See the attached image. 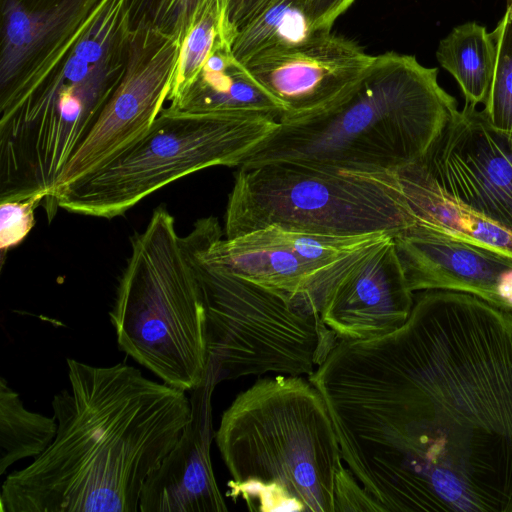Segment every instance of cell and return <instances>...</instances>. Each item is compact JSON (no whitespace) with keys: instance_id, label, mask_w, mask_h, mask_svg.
Segmentation results:
<instances>
[{"instance_id":"6da1fadb","label":"cell","mask_w":512,"mask_h":512,"mask_svg":"<svg viewBox=\"0 0 512 512\" xmlns=\"http://www.w3.org/2000/svg\"><path fill=\"white\" fill-rule=\"evenodd\" d=\"M384 512H512V315L425 290L397 330L340 340L308 377Z\"/></svg>"},{"instance_id":"7a4b0ae2","label":"cell","mask_w":512,"mask_h":512,"mask_svg":"<svg viewBox=\"0 0 512 512\" xmlns=\"http://www.w3.org/2000/svg\"><path fill=\"white\" fill-rule=\"evenodd\" d=\"M51 445L1 487V512H137L149 475L191 418L185 391L118 363L67 359Z\"/></svg>"},{"instance_id":"3957f363","label":"cell","mask_w":512,"mask_h":512,"mask_svg":"<svg viewBox=\"0 0 512 512\" xmlns=\"http://www.w3.org/2000/svg\"><path fill=\"white\" fill-rule=\"evenodd\" d=\"M438 69L389 51L329 103L283 114L243 160L252 168L295 162L344 173L396 170L421 161L459 111Z\"/></svg>"},{"instance_id":"277c9868","label":"cell","mask_w":512,"mask_h":512,"mask_svg":"<svg viewBox=\"0 0 512 512\" xmlns=\"http://www.w3.org/2000/svg\"><path fill=\"white\" fill-rule=\"evenodd\" d=\"M133 30L126 0H102L80 31L0 101V201L51 197L119 86Z\"/></svg>"},{"instance_id":"5b68a950","label":"cell","mask_w":512,"mask_h":512,"mask_svg":"<svg viewBox=\"0 0 512 512\" xmlns=\"http://www.w3.org/2000/svg\"><path fill=\"white\" fill-rule=\"evenodd\" d=\"M214 439L233 501L250 511L334 512L340 445L309 379H258L223 412Z\"/></svg>"},{"instance_id":"8992f818","label":"cell","mask_w":512,"mask_h":512,"mask_svg":"<svg viewBox=\"0 0 512 512\" xmlns=\"http://www.w3.org/2000/svg\"><path fill=\"white\" fill-rule=\"evenodd\" d=\"M110 321L119 349L163 383L192 391L208 370L206 308L185 240L165 207L131 239Z\"/></svg>"},{"instance_id":"52a82bcc","label":"cell","mask_w":512,"mask_h":512,"mask_svg":"<svg viewBox=\"0 0 512 512\" xmlns=\"http://www.w3.org/2000/svg\"><path fill=\"white\" fill-rule=\"evenodd\" d=\"M205 308L208 369L224 380L268 373L310 377L340 339L310 293L291 295L203 259L184 236Z\"/></svg>"},{"instance_id":"ba28073f","label":"cell","mask_w":512,"mask_h":512,"mask_svg":"<svg viewBox=\"0 0 512 512\" xmlns=\"http://www.w3.org/2000/svg\"><path fill=\"white\" fill-rule=\"evenodd\" d=\"M278 126L274 117L193 113L168 106L150 130L104 167L58 191L46 210L112 219L189 174L240 166Z\"/></svg>"},{"instance_id":"9c48e42d","label":"cell","mask_w":512,"mask_h":512,"mask_svg":"<svg viewBox=\"0 0 512 512\" xmlns=\"http://www.w3.org/2000/svg\"><path fill=\"white\" fill-rule=\"evenodd\" d=\"M270 226L331 236L395 237L411 220L395 189L363 174L285 161L239 167L227 202L224 236Z\"/></svg>"},{"instance_id":"30bf717a","label":"cell","mask_w":512,"mask_h":512,"mask_svg":"<svg viewBox=\"0 0 512 512\" xmlns=\"http://www.w3.org/2000/svg\"><path fill=\"white\" fill-rule=\"evenodd\" d=\"M181 42L154 26L133 30L124 76L59 175L45 211L61 189L104 167L151 128L174 82Z\"/></svg>"},{"instance_id":"8fae6325","label":"cell","mask_w":512,"mask_h":512,"mask_svg":"<svg viewBox=\"0 0 512 512\" xmlns=\"http://www.w3.org/2000/svg\"><path fill=\"white\" fill-rule=\"evenodd\" d=\"M393 237L365 246L333 268L319 293L321 318L340 340L400 328L414 305Z\"/></svg>"},{"instance_id":"7c38bea8","label":"cell","mask_w":512,"mask_h":512,"mask_svg":"<svg viewBox=\"0 0 512 512\" xmlns=\"http://www.w3.org/2000/svg\"><path fill=\"white\" fill-rule=\"evenodd\" d=\"M451 197L512 233V141L465 103L420 161Z\"/></svg>"},{"instance_id":"4fadbf2b","label":"cell","mask_w":512,"mask_h":512,"mask_svg":"<svg viewBox=\"0 0 512 512\" xmlns=\"http://www.w3.org/2000/svg\"><path fill=\"white\" fill-rule=\"evenodd\" d=\"M373 56L357 42L319 31L304 42L258 55L243 64L286 112L319 108L348 89Z\"/></svg>"},{"instance_id":"5bb4252c","label":"cell","mask_w":512,"mask_h":512,"mask_svg":"<svg viewBox=\"0 0 512 512\" xmlns=\"http://www.w3.org/2000/svg\"><path fill=\"white\" fill-rule=\"evenodd\" d=\"M216 384L208 369L204 381L191 392V418L178 441L147 478L140 496V512H225L211 461L215 436L212 393Z\"/></svg>"},{"instance_id":"9a60e30c","label":"cell","mask_w":512,"mask_h":512,"mask_svg":"<svg viewBox=\"0 0 512 512\" xmlns=\"http://www.w3.org/2000/svg\"><path fill=\"white\" fill-rule=\"evenodd\" d=\"M409 288L450 290L512 315V259L460 241L414 232L393 237Z\"/></svg>"},{"instance_id":"2e32d148","label":"cell","mask_w":512,"mask_h":512,"mask_svg":"<svg viewBox=\"0 0 512 512\" xmlns=\"http://www.w3.org/2000/svg\"><path fill=\"white\" fill-rule=\"evenodd\" d=\"M102 0H0V101L85 25Z\"/></svg>"},{"instance_id":"e0dca14e","label":"cell","mask_w":512,"mask_h":512,"mask_svg":"<svg viewBox=\"0 0 512 512\" xmlns=\"http://www.w3.org/2000/svg\"><path fill=\"white\" fill-rule=\"evenodd\" d=\"M187 235L207 262L269 289L313 296L321 276L299 258L272 227L223 238L224 231L218 220L208 217L196 221Z\"/></svg>"},{"instance_id":"ac0fdd59","label":"cell","mask_w":512,"mask_h":512,"mask_svg":"<svg viewBox=\"0 0 512 512\" xmlns=\"http://www.w3.org/2000/svg\"><path fill=\"white\" fill-rule=\"evenodd\" d=\"M395 189L408 208L414 232L475 245L512 259V233L446 193L418 161L378 172H362Z\"/></svg>"},{"instance_id":"d6986e66","label":"cell","mask_w":512,"mask_h":512,"mask_svg":"<svg viewBox=\"0 0 512 512\" xmlns=\"http://www.w3.org/2000/svg\"><path fill=\"white\" fill-rule=\"evenodd\" d=\"M223 39L207 57L186 92L170 107L193 113L261 114L277 120L286 112L232 53Z\"/></svg>"},{"instance_id":"ffe728a7","label":"cell","mask_w":512,"mask_h":512,"mask_svg":"<svg viewBox=\"0 0 512 512\" xmlns=\"http://www.w3.org/2000/svg\"><path fill=\"white\" fill-rule=\"evenodd\" d=\"M495 57L491 33L476 22L455 27L440 41L436 51L439 64L459 84L465 103L475 106L487 101Z\"/></svg>"},{"instance_id":"44dd1931","label":"cell","mask_w":512,"mask_h":512,"mask_svg":"<svg viewBox=\"0 0 512 512\" xmlns=\"http://www.w3.org/2000/svg\"><path fill=\"white\" fill-rule=\"evenodd\" d=\"M305 0H270L235 33L232 53L242 64L315 35Z\"/></svg>"},{"instance_id":"7402d4cb","label":"cell","mask_w":512,"mask_h":512,"mask_svg":"<svg viewBox=\"0 0 512 512\" xmlns=\"http://www.w3.org/2000/svg\"><path fill=\"white\" fill-rule=\"evenodd\" d=\"M58 429L56 417L28 410L17 392L0 379V475L15 462L37 458L51 445Z\"/></svg>"},{"instance_id":"603a6c76","label":"cell","mask_w":512,"mask_h":512,"mask_svg":"<svg viewBox=\"0 0 512 512\" xmlns=\"http://www.w3.org/2000/svg\"><path fill=\"white\" fill-rule=\"evenodd\" d=\"M229 0H204L182 41L174 82L168 97L176 102L197 77L207 57L223 39L233 42L228 21Z\"/></svg>"},{"instance_id":"cb8c5ba5","label":"cell","mask_w":512,"mask_h":512,"mask_svg":"<svg viewBox=\"0 0 512 512\" xmlns=\"http://www.w3.org/2000/svg\"><path fill=\"white\" fill-rule=\"evenodd\" d=\"M491 36L495 67L482 111L491 127L512 141V15L509 12L505 11Z\"/></svg>"},{"instance_id":"d4e9b609","label":"cell","mask_w":512,"mask_h":512,"mask_svg":"<svg viewBox=\"0 0 512 512\" xmlns=\"http://www.w3.org/2000/svg\"><path fill=\"white\" fill-rule=\"evenodd\" d=\"M49 196V191L19 200L0 202V252L1 265L6 253L19 245L35 224V209Z\"/></svg>"},{"instance_id":"484cf974","label":"cell","mask_w":512,"mask_h":512,"mask_svg":"<svg viewBox=\"0 0 512 512\" xmlns=\"http://www.w3.org/2000/svg\"><path fill=\"white\" fill-rule=\"evenodd\" d=\"M383 511L343 460L338 464L334 480V512Z\"/></svg>"},{"instance_id":"4316f807","label":"cell","mask_w":512,"mask_h":512,"mask_svg":"<svg viewBox=\"0 0 512 512\" xmlns=\"http://www.w3.org/2000/svg\"><path fill=\"white\" fill-rule=\"evenodd\" d=\"M204 0H162L153 26L176 37L182 44L193 18Z\"/></svg>"},{"instance_id":"83f0119b","label":"cell","mask_w":512,"mask_h":512,"mask_svg":"<svg viewBox=\"0 0 512 512\" xmlns=\"http://www.w3.org/2000/svg\"><path fill=\"white\" fill-rule=\"evenodd\" d=\"M355 0H305L311 21L318 31H331L336 19L341 16Z\"/></svg>"},{"instance_id":"f1b7e54d","label":"cell","mask_w":512,"mask_h":512,"mask_svg":"<svg viewBox=\"0 0 512 512\" xmlns=\"http://www.w3.org/2000/svg\"><path fill=\"white\" fill-rule=\"evenodd\" d=\"M162 0H126L132 30L142 26H153Z\"/></svg>"},{"instance_id":"f546056e","label":"cell","mask_w":512,"mask_h":512,"mask_svg":"<svg viewBox=\"0 0 512 512\" xmlns=\"http://www.w3.org/2000/svg\"><path fill=\"white\" fill-rule=\"evenodd\" d=\"M268 1L270 0H229L228 21L234 33Z\"/></svg>"},{"instance_id":"4dcf8cb0","label":"cell","mask_w":512,"mask_h":512,"mask_svg":"<svg viewBox=\"0 0 512 512\" xmlns=\"http://www.w3.org/2000/svg\"><path fill=\"white\" fill-rule=\"evenodd\" d=\"M506 11L512 15V0H506Z\"/></svg>"}]
</instances>
